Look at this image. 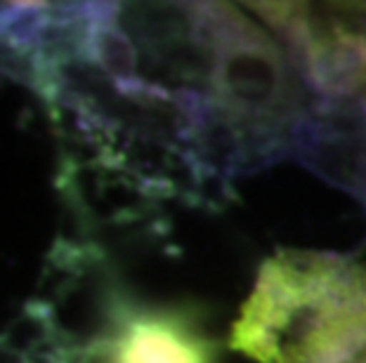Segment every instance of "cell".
<instances>
[{
  "label": "cell",
  "mask_w": 366,
  "mask_h": 363,
  "mask_svg": "<svg viewBox=\"0 0 366 363\" xmlns=\"http://www.w3.org/2000/svg\"><path fill=\"white\" fill-rule=\"evenodd\" d=\"M229 344L255 363H360L366 269L333 252L282 250L260 267Z\"/></svg>",
  "instance_id": "1"
},
{
  "label": "cell",
  "mask_w": 366,
  "mask_h": 363,
  "mask_svg": "<svg viewBox=\"0 0 366 363\" xmlns=\"http://www.w3.org/2000/svg\"><path fill=\"white\" fill-rule=\"evenodd\" d=\"M201 26L215 45L213 102L239 121L291 137L307 109L288 55L232 5L201 3Z\"/></svg>",
  "instance_id": "2"
},
{
  "label": "cell",
  "mask_w": 366,
  "mask_h": 363,
  "mask_svg": "<svg viewBox=\"0 0 366 363\" xmlns=\"http://www.w3.org/2000/svg\"><path fill=\"white\" fill-rule=\"evenodd\" d=\"M109 337L119 363H217V342L180 309H142L126 297Z\"/></svg>",
  "instance_id": "3"
},
{
  "label": "cell",
  "mask_w": 366,
  "mask_h": 363,
  "mask_svg": "<svg viewBox=\"0 0 366 363\" xmlns=\"http://www.w3.org/2000/svg\"><path fill=\"white\" fill-rule=\"evenodd\" d=\"M121 5L90 3L88 31H85L83 59L102 68L107 81L128 102L144 97L154 83L142 78L137 68V50L130 36L121 29Z\"/></svg>",
  "instance_id": "4"
},
{
  "label": "cell",
  "mask_w": 366,
  "mask_h": 363,
  "mask_svg": "<svg viewBox=\"0 0 366 363\" xmlns=\"http://www.w3.org/2000/svg\"><path fill=\"white\" fill-rule=\"evenodd\" d=\"M324 104H336V106H340V109L352 111L366 121V61L357 68L355 78L350 81L345 95H342L340 99H333V102H324Z\"/></svg>",
  "instance_id": "5"
},
{
  "label": "cell",
  "mask_w": 366,
  "mask_h": 363,
  "mask_svg": "<svg viewBox=\"0 0 366 363\" xmlns=\"http://www.w3.org/2000/svg\"><path fill=\"white\" fill-rule=\"evenodd\" d=\"M362 203H364V205H366V194H364V198H362Z\"/></svg>",
  "instance_id": "6"
},
{
  "label": "cell",
  "mask_w": 366,
  "mask_h": 363,
  "mask_svg": "<svg viewBox=\"0 0 366 363\" xmlns=\"http://www.w3.org/2000/svg\"><path fill=\"white\" fill-rule=\"evenodd\" d=\"M360 363H366V359H362V361H360Z\"/></svg>",
  "instance_id": "7"
}]
</instances>
